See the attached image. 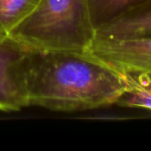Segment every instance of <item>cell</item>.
Returning a JSON list of instances; mask_svg holds the SVG:
<instances>
[{
  "label": "cell",
  "instance_id": "obj_1",
  "mask_svg": "<svg viewBox=\"0 0 151 151\" xmlns=\"http://www.w3.org/2000/svg\"><path fill=\"white\" fill-rule=\"evenodd\" d=\"M20 78L28 106L74 112L116 104L123 74L88 51H27Z\"/></svg>",
  "mask_w": 151,
  "mask_h": 151
},
{
  "label": "cell",
  "instance_id": "obj_2",
  "mask_svg": "<svg viewBox=\"0 0 151 151\" xmlns=\"http://www.w3.org/2000/svg\"><path fill=\"white\" fill-rule=\"evenodd\" d=\"M95 36L88 0H41L9 39L27 51H87Z\"/></svg>",
  "mask_w": 151,
  "mask_h": 151
},
{
  "label": "cell",
  "instance_id": "obj_3",
  "mask_svg": "<svg viewBox=\"0 0 151 151\" xmlns=\"http://www.w3.org/2000/svg\"><path fill=\"white\" fill-rule=\"evenodd\" d=\"M87 51L121 74L151 75V36L106 38L96 35Z\"/></svg>",
  "mask_w": 151,
  "mask_h": 151
},
{
  "label": "cell",
  "instance_id": "obj_4",
  "mask_svg": "<svg viewBox=\"0 0 151 151\" xmlns=\"http://www.w3.org/2000/svg\"><path fill=\"white\" fill-rule=\"evenodd\" d=\"M27 51L11 39L0 42L1 111H19L28 106L20 78V62Z\"/></svg>",
  "mask_w": 151,
  "mask_h": 151
},
{
  "label": "cell",
  "instance_id": "obj_5",
  "mask_svg": "<svg viewBox=\"0 0 151 151\" xmlns=\"http://www.w3.org/2000/svg\"><path fill=\"white\" fill-rule=\"evenodd\" d=\"M106 38H137L151 36V0L128 8L96 31Z\"/></svg>",
  "mask_w": 151,
  "mask_h": 151
},
{
  "label": "cell",
  "instance_id": "obj_6",
  "mask_svg": "<svg viewBox=\"0 0 151 151\" xmlns=\"http://www.w3.org/2000/svg\"><path fill=\"white\" fill-rule=\"evenodd\" d=\"M123 75L127 82V88L116 105L151 111V75L144 73Z\"/></svg>",
  "mask_w": 151,
  "mask_h": 151
},
{
  "label": "cell",
  "instance_id": "obj_7",
  "mask_svg": "<svg viewBox=\"0 0 151 151\" xmlns=\"http://www.w3.org/2000/svg\"><path fill=\"white\" fill-rule=\"evenodd\" d=\"M41 0H0V42L9 39L12 32L38 6Z\"/></svg>",
  "mask_w": 151,
  "mask_h": 151
},
{
  "label": "cell",
  "instance_id": "obj_8",
  "mask_svg": "<svg viewBox=\"0 0 151 151\" xmlns=\"http://www.w3.org/2000/svg\"><path fill=\"white\" fill-rule=\"evenodd\" d=\"M148 0H88L96 31L119 13Z\"/></svg>",
  "mask_w": 151,
  "mask_h": 151
}]
</instances>
